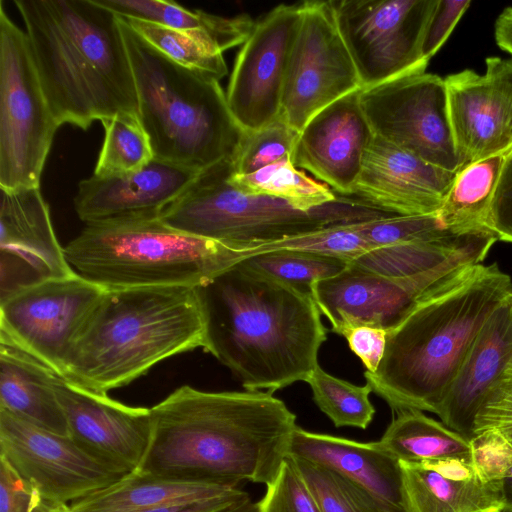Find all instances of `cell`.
<instances>
[{"instance_id":"obj_50","label":"cell","mask_w":512,"mask_h":512,"mask_svg":"<svg viewBox=\"0 0 512 512\" xmlns=\"http://www.w3.org/2000/svg\"><path fill=\"white\" fill-rule=\"evenodd\" d=\"M216 512H259V509L258 503L247 497Z\"/></svg>"},{"instance_id":"obj_21","label":"cell","mask_w":512,"mask_h":512,"mask_svg":"<svg viewBox=\"0 0 512 512\" xmlns=\"http://www.w3.org/2000/svg\"><path fill=\"white\" fill-rule=\"evenodd\" d=\"M360 90L315 114L299 132L292 155L295 167L345 196L353 195L374 137L360 105Z\"/></svg>"},{"instance_id":"obj_27","label":"cell","mask_w":512,"mask_h":512,"mask_svg":"<svg viewBox=\"0 0 512 512\" xmlns=\"http://www.w3.org/2000/svg\"><path fill=\"white\" fill-rule=\"evenodd\" d=\"M238 490L232 486L178 481L135 471L70 505L75 512H142L168 504L229 495Z\"/></svg>"},{"instance_id":"obj_33","label":"cell","mask_w":512,"mask_h":512,"mask_svg":"<svg viewBox=\"0 0 512 512\" xmlns=\"http://www.w3.org/2000/svg\"><path fill=\"white\" fill-rule=\"evenodd\" d=\"M120 18L174 62L208 74L218 81L227 74L223 51L212 38L184 33L138 19Z\"/></svg>"},{"instance_id":"obj_32","label":"cell","mask_w":512,"mask_h":512,"mask_svg":"<svg viewBox=\"0 0 512 512\" xmlns=\"http://www.w3.org/2000/svg\"><path fill=\"white\" fill-rule=\"evenodd\" d=\"M482 233L486 232L379 247L367 251L350 264L387 277L412 276L439 265Z\"/></svg>"},{"instance_id":"obj_28","label":"cell","mask_w":512,"mask_h":512,"mask_svg":"<svg viewBox=\"0 0 512 512\" xmlns=\"http://www.w3.org/2000/svg\"><path fill=\"white\" fill-rule=\"evenodd\" d=\"M98 4L123 18H133L177 31L212 38L224 52L243 44L255 21L246 14L222 17L202 10L190 11L174 1L96 0Z\"/></svg>"},{"instance_id":"obj_13","label":"cell","mask_w":512,"mask_h":512,"mask_svg":"<svg viewBox=\"0 0 512 512\" xmlns=\"http://www.w3.org/2000/svg\"><path fill=\"white\" fill-rule=\"evenodd\" d=\"M105 290L75 273L19 291L0 302V342L63 378L73 342Z\"/></svg>"},{"instance_id":"obj_24","label":"cell","mask_w":512,"mask_h":512,"mask_svg":"<svg viewBox=\"0 0 512 512\" xmlns=\"http://www.w3.org/2000/svg\"><path fill=\"white\" fill-rule=\"evenodd\" d=\"M404 512H504L505 484L486 482L472 460L399 462Z\"/></svg>"},{"instance_id":"obj_34","label":"cell","mask_w":512,"mask_h":512,"mask_svg":"<svg viewBox=\"0 0 512 512\" xmlns=\"http://www.w3.org/2000/svg\"><path fill=\"white\" fill-rule=\"evenodd\" d=\"M289 457L321 512H400L334 469Z\"/></svg>"},{"instance_id":"obj_40","label":"cell","mask_w":512,"mask_h":512,"mask_svg":"<svg viewBox=\"0 0 512 512\" xmlns=\"http://www.w3.org/2000/svg\"><path fill=\"white\" fill-rule=\"evenodd\" d=\"M299 132L280 116L259 130L245 132L233 159L236 174H249L265 166L291 159Z\"/></svg>"},{"instance_id":"obj_44","label":"cell","mask_w":512,"mask_h":512,"mask_svg":"<svg viewBox=\"0 0 512 512\" xmlns=\"http://www.w3.org/2000/svg\"><path fill=\"white\" fill-rule=\"evenodd\" d=\"M470 4V0H437L422 45V54L427 62L445 43Z\"/></svg>"},{"instance_id":"obj_41","label":"cell","mask_w":512,"mask_h":512,"mask_svg":"<svg viewBox=\"0 0 512 512\" xmlns=\"http://www.w3.org/2000/svg\"><path fill=\"white\" fill-rule=\"evenodd\" d=\"M257 503L259 512H321L289 456Z\"/></svg>"},{"instance_id":"obj_18","label":"cell","mask_w":512,"mask_h":512,"mask_svg":"<svg viewBox=\"0 0 512 512\" xmlns=\"http://www.w3.org/2000/svg\"><path fill=\"white\" fill-rule=\"evenodd\" d=\"M53 387L69 436L81 449L123 475L138 470L152 436L150 408L125 405L58 374Z\"/></svg>"},{"instance_id":"obj_12","label":"cell","mask_w":512,"mask_h":512,"mask_svg":"<svg viewBox=\"0 0 512 512\" xmlns=\"http://www.w3.org/2000/svg\"><path fill=\"white\" fill-rule=\"evenodd\" d=\"M361 108L375 136L457 173L445 81L426 72L363 88Z\"/></svg>"},{"instance_id":"obj_11","label":"cell","mask_w":512,"mask_h":512,"mask_svg":"<svg viewBox=\"0 0 512 512\" xmlns=\"http://www.w3.org/2000/svg\"><path fill=\"white\" fill-rule=\"evenodd\" d=\"M362 89L425 72L426 26L437 0H330Z\"/></svg>"},{"instance_id":"obj_39","label":"cell","mask_w":512,"mask_h":512,"mask_svg":"<svg viewBox=\"0 0 512 512\" xmlns=\"http://www.w3.org/2000/svg\"><path fill=\"white\" fill-rule=\"evenodd\" d=\"M354 228L372 249L461 235L446 228L437 214L384 216L355 222Z\"/></svg>"},{"instance_id":"obj_31","label":"cell","mask_w":512,"mask_h":512,"mask_svg":"<svg viewBox=\"0 0 512 512\" xmlns=\"http://www.w3.org/2000/svg\"><path fill=\"white\" fill-rule=\"evenodd\" d=\"M231 183L248 194L285 200L295 208L311 211L337 201L327 187L294 166L291 159L265 166L249 174L230 173Z\"/></svg>"},{"instance_id":"obj_3","label":"cell","mask_w":512,"mask_h":512,"mask_svg":"<svg viewBox=\"0 0 512 512\" xmlns=\"http://www.w3.org/2000/svg\"><path fill=\"white\" fill-rule=\"evenodd\" d=\"M51 112L88 129L118 114L139 118L119 17L96 0H15Z\"/></svg>"},{"instance_id":"obj_30","label":"cell","mask_w":512,"mask_h":512,"mask_svg":"<svg viewBox=\"0 0 512 512\" xmlns=\"http://www.w3.org/2000/svg\"><path fill=\"white\" fill-rule=\"evenodd\" d=\"M376 445L399 462L472 460L470 439L419 410L396 413Z\"/></svg>"},{"instance_id":"obj_25","label":"cell","mask_w":512,"mask_h":512,"mask_svg":"<svg viewBox=\"0 0 512 512\" xmlns=\"http://www.w3.org/2000/svg\"><path fill=\"white\" fill-rule=\"evenodd\" d=\"M287 456L334 469L391 507L404 512L400 463L381 450L375 442L360 443L309 432L296 426L290 438Z\"/></svg>"},{"instance_id":"obj_6","label":"cell","mask_w":512,"mask_h":512,"mask_svg":"<svg viewBox=\"0 0 512 512\" xmlns=\"http://www.w3.org/2000/svg\"><path fill=\"white\" fill-rule=\"evenodd\" d=\"M119 21L154 158L197 172L233 160L245 132L219 81L174 62Z\"/></svg>"},{"instance_id":"obj_43","label":"cell","mask_w":512,"mask_h":512,"mask_svg":"<svg viewBox=\"0 0 512 512\" xmlns=\"http://www.w3.org/2000/svg\"><path fill=\"white\" fill-rule=\"evenodd\" d=\"M45 504L40 494L0 457V512H38Z\"/></svg>"},{"instance_id":"obj_22","label":"cell","mask_w":512,"mask_h":512,"mask_svg":"<svg viewBox=\"0 0 512 512\" xmlns=\"http://www.w3.org/2000/svg\"><path fill=\"white\" fill-rule=\"evenodd\" d=\"M512 383V296L490 316L451 384L438 416L468 439L475 419L491 399Z\"/></svg>"},{"instance_id":"obj_7","label":"cell","mask_w":512,"mask_h":512,"mask_svg":"<svg viewBox=\"0 0 512 512\" xmlns=\"http://www.w3.org/2000/svg\"><path fill=\"white\" fill-rule=\"evenodd\" d=\"M64 253L77 274L106 290L199 287L237 262L234 249L160 217L85 224Z\"/></svg>"},{"instance_id":"obj_38","label":"cell","mask_w":512,"mask_h":512,"mask_svg":"<svg viewBox=\"0 0 512 512\" xmlns=\"http://www.w3.org/2000/svg\"><path fill=\"white\" fill-rule=\"evenodd\" d=\"M282 249L316 253L350 263L372 248L356 231L354 223H346L265 243L243 252L241 258L245 259L255 254Z\"/></svg>"},{"instance_id":"obj_5","label":"cell","mask_w":512,"mask_h":512,"mask_svg":"<svg viewBox=\"0 0 512 512\" xmlns=\"http://www.w3.org/2000/svg\"><path fill=\"white\" fill-rule=\"evenodd\" d=\"M205 344L197 287L105 290L73 342L63 378L107 394Z\"/></svg>"},{"instance_id":"obj_52","label":"cell","mask_w":512,"mask_h":512,"mask_svg":"<svg viewBox=\"0 0 512 512\" xmlns=\"http://www.w3.org/2000/svg\"><path fill=\"white\" fill-rule=\"evenodd\" d=\"M45 512H75L70 504L48 505Z\"/></svg>"},{"instance_id":"obj_10","label":"cell","mask_w":512,"mask_h":512,"mask_svg":"<svg viewBox=\"0 0 512 512\" xmlns=\"http://www.w3.org/2000/svg\"><path fill=\"white\" fill-rule=\"evenodd\" d=\"M59 128L23 32L0 1V188L40 187Z\"/></svg>"},{"instance_id":"obj_45","label":"cell","mask_w":512,"mask_h":512,"mask_svg":"<svg viewBox=\"0 0 512 512\" xmlns=\"http://www.w3.org/2000/svg\"><path fill=\"white\" fill-rule=\"evenodd\" d=\"M491 230L512 243V149L508 153L491 204Z\"/></svg>"},{"instance_id":"obj_16","label":"cell","mask_w":512,"mask_h":512,"mask_svg":"<svg viewBox=\"0 0 512 512\" xmlns=\"http://www.w3.org/2000/svg\"><path fill=\"white\" fill-rule=\"evenodd\" d=\"M302 9V2L275 6L255 22L237 55L226 98L244 132L259 130L280 116L289 56Z\"/></svg>"},{"instance_id":"obj_2","label":"cell","mask_w":512,"mask_h":512,"mask_svg":"<svg viewBox=\"0 0 512 512\" xmlns=\"http://www.w3.org/2000/svg\"><path fill=\"white\" fill-rule=\"evenodd\" d=\"M204 350L248 391L268 392L305 381L318 364L327 328L308 289L264 275L238 261L197 287Z\"/></svg>"},{"instance_id":"obj_17","label":"cell","mask_w":512,"mask_h":512,"mask_svg":"<svg viewBox=\"0 0 512 512\" xmlns=\"http://www.w3.org/2000/svg\"><path fill=\"white\" fill-rule=\"evenodd\" d=\"M0 190V302L36 284L74 275L40 187Z\"/></svg>"},{"instance_id":"obj_37","label":"cell","mask_w":512,"mask_h":512,"mask_svg":"<svg viewBox=\"0 0 512 512\" xmlns=\"http://www.w3.org/2000/svg\"><path fill=\"white\" fill-rule=\"evenodd\" d=\"M252 269L287 284L308 289L342 272L349 262L298 250H274L240 260Z\"/></svg>"},{"instance_id":"obj_20","label":"cell","mask_w":512,"mask_h":512,"mask_svg":"<svg viewBox=\"0 0 512 512\" xmlns=\"http://www.w3.org/2000/svg\"><path fill=\"white\" fill-rule=\"evenodd\" d=\"M455 176L374 135L353 195L390 215L437 214Z\"/></svg>"},{"instance_id":"obj_46","label":"cell","mask_w":512,"mask_h":512,"mask_svg":"<svg viewBox=\"0 0 512 512\" xmlns=\"http://www.w3.org/2000/svg\"><path fill=\"white\" fill-rule=\"evenodd\" d=\"M488 430L498 432L512 444V383L479 411L473 436Z\"/></svg>"},{"instance_id":"obj_49","label":"cell","mask_w":512,"mask_h":512,"mask_svg":"<svg viewBox=\"0 0 512 512\" xmlns=\"http://www.w3.org/2000/svg\"><path fill=\"white\" fill-rule=\"evenodd\" d=\"M497 45L512 55V7L505 8L495 22Z\"/></svg>"},{"instance_id":"obj_35","label":"cell","mask_w":512,"mask_h":512,"mask_svg":"<svg viewBox=\"0 0 512 512\" xmlns=\"http://www.w3.org/2000/svg\"><path fill=\"white\" fill-rule=\"evenodd\" d=\"M101 123L105 136L93 175L110 177L134 172L154 158L137 116L118 114Z\"/></svg>"},{"instance_id":"obj_9","label":"cell","mask_w":512,"mask_h":512,"mask_svg":"<svg viewBox=\"0 0 512 512\" xmlns=\"http://www.w3.org/2000/svg\"><path fill=\"white\" fill-rule=\"evenodd\" d=\"M496 241L493 233H482L439 265L407 277L378 275L349 263L339 274L312 284L310 293L334 333L344 337L360 326L388 332L422 300L481 264Z\"/></svg>"},{"instance_id":"obj_29","label":"cell","mask_w":512,"mask_h":512,"mask_svg":"<svg viewBox=\"0 0 512 512\" xmlns=\"http://www.w3.org/2000/svg\"><path fill=\"white\" fill-rule=\"evenodd\" d=\"M504 152L475 162L456 173L437 215L457 234L491 232V204L506 157Z\"/></svg>"},{"instance_id":"obj_8","label":"cell","mask_w":512,"mask_h":512,"mask_svg":"<svg viewBox=\"0 0 512 512\" xmlns=\"http://www.w3.org/2000/svg\"><path fill=\"white\" fill-rule=\"evenodd\" d=\"M233 160L204 171L161 214L170 227L211 240L241 254L259 245L317 231L331 225L388 216L357 199L347 197L303 211L285 200L248 194L230 181Z\"/></svg>"},{"instance_id":"obj_19","label":"cell","mask_w":512,"mask_h":512,"mask_svg":"<svg viewBox=\"0 0 512 512\" xmlns=\"http://www.w3.org/2000/svg\"><path fill=\"white\" fill-rule=\"evenodd\" d=\"M457 172L512 149V79L486 64L444 78Z\"/></svg>"},{"instance_id":"obj_42","label":"cell","mask_w":512,"mask_h":512,"mask_svg":"<svg viewBox=\"0 0 512 512\" xmlns=\"http://www.w3.org/2000/svg\"><path fill=\"white\" fill-rule=\"evenodd\" d=\"M472 463L486 482H503L512 478V444L496 431L488 430L471 439Z\"/></svg>"},{"instance_id":"obj_14","label":"cell","mask_w":512,"mask_h":512,"mask_svg":"<svg viewBox=\"0 0 512 512\" xmlns=\"http://www.w3.org/2000/svg\"><path fill=\"white\" fill-rule=\"evenodd\" d=\"M302 5L280 111V117L298 132L319 111L362 89L330 1H304Z\"/></svg>"},{"instance_id":"obj_4","label":"cell","mask_w":512,"mask_h":512,"mask_svg":"<svg viewBox=\"0 0 512 512\" xmlns=\"http://www.w3.org/2000/svg\"><path fill=\"white\" fill-rule=\"evenodd\" d=\"M512 296V279L498 263L478 264L425 298L387 332L383 358L366 383L394 412L438 414L477 336Z\"/></svg>"},{"instance_id":"obj_48","label":"cell","mask_w":512,"mask_h":512,"mask_svg":"<svg viewBox=\"0 0 512 512\" xmlns=\"http://www.w3.org/2000/svg\"><path fill=\"white\" fill-rule=\"evenodd\" d=\"M247 497H249V494L239 489L237 492L229 495L168 504L142 512H216Z\"/></svg>"},{"instance_id":"obj_1","label":"cell","mask_w":512,"mask_h":512,"mask_svg":"<svg viewBox=\"0 0 512 512\" xmlns=\"http://www.w3.org/2000/svg\"><path fill=\"white\" fill-rule=\"evenodd\" d=\"M150 411L152 436L136 472L232 487L271 483L297 426L295 414L268 391L183 385Z\"/></svg>"},{"instance_id":"obj_53","label":"cell","mask_w":512,"mask_h":512,"mask_svg":"<svg viewBox=\"0 0 512 512\" xmlns=\"http://www.w3.org/2000/svg\"><path fill=\"white\" fill-rule=\"evenodd\" d=\"M48 504H45L38 512H45Z\"/></svg>"},{"instance_id":"obj_23","label":"cell","mask_w":512,"mask_h":512,"mask_svg":"<svg viewBox=\"0 0 512 512\" xmlns=\"http://www.w3.org/2000/svg\"><path fill=\"white\" fill-rule=\"evenodd\" d=\"M200 172L153 158L143 168L80 181L75 211L85 224L160 217Z\"/></svg>"},{"instance_id":"obj_26","label":"cell","mask_w":512,"mask_h":512,"mask_svg":"<svg viewBox=\"0 0 512 512\" xmlns=\"http://www.w3.org/2000/svg\"><path fill=\"white\" fill-rule=\"evenodd\" d=\"M56 374L26 352L0 342V410L46 431L70 437L53 387Z\"/></svg>"},{"instance_id":"obj_36","label":"cell","mask_w":512,"mask_h":512,"mask_svg":"<svg viewBox=\"0 0 512 512\" xmlns=\"http://www.w3.org/2000/svg\"><path fill=\"white\" fill-rule=\"evenodd\" d=\"M306 382L310 385L313 400L328 416L335 427L366 429L375 415L369 399V384L358 386L325 372L319 365Z\"/></svg>"},{"instance_id":"obj_47","label":"cell","mask_w":512,"mask_h":512,"mask_svg":"<svg viewBox=\"0 0 512 512\" xmlns=\"http://www.w3.org/2000/svg\"><path fill=\"white\" fill-rule=\"evenodd\" d=\"M350 349L361 359L366 371L374 373L385 352L387 331L379 328L360 326L344 336Z\"/></svg>"},{"instance_id":"obj_51","label":"cell","mask_w":512,"mask_h":512,"mask_svg":"<svg viewBox=\"0 0 512 512\" xmlns=\"http://www.w3.org/2000/svg\"><path fill=\"white\" fill-rule=\"evenodd\" d=\"M485 63L491 65L497 71L512 79V59L488 57L486 58Z\"/></svg>"},{"instance_id":"obj_15","label":"cell","mask_w":512,"mask_h":512,"mask_svg":"<svg viewBox=\"0 0 512 512\" xmlns=\"http://www.w3.org/2000/svg\"><path fill=\"white\" fill-rule=\"evenodd\" d=\"M0 457L51 506L71 504L126 476L89 455L70 437L4 410H0Z\"/></svg>"}]
</instances>
